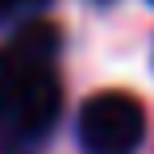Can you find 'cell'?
<instances>
[{
	"label": "cell",
	"mask_w": 154,
	"mask_h": 154,
	"mask_svg": "<svg viewBox=\"0 0 154 154\" xmlns=\"http://www.w3.org/2000/svg\"><path fill=\"white\" fill-rule=\"evenodd\" d=\"M58 108L63 92L50 71V58L21 46L17 38L0 46V146H38L54 129Z\"/></svg>",
	"instance_id": "6da1fadb"
},
{
	"label": "cell",
	"mask_w": 154,
	"mask_h": 154,
	"mask_svg": "<svg viewBox=\"0 0 154 154\" xmlns=\"http://www.w3.org/2000/svg\"><path fill=\"white\" fill-rule=\"evenodd\" d=\"M146 137V112L129 92H100L79 112L83 154H133Z\"/></svg>",
	"instance_id": "7a4b0ae2"
},
{
	"label": "cell",
	"mask_w": 154,
	"mask_h": 154,
	"mask_svg": "<svg viewBox=\"0 0 154 154\" xmlns=\"http://www.w3.org/2000/svg\"><path fill=\"white\" fill-rule=\"evenodd\" d=\"M38 4H46V0H0V21L17 17V13H29V8H38Z\"/></svg>",
	"instance_id": "3957f363"
},
{
	"label": "cell",
	"mask_w": 154,
	"mask_h": 154,
	"mask_svg": "<svg viewBox=\"0 0 154 154\" xmlns=\"http://www.w3.org/2000/svg\"><path fill=\"white\" fill-rule=\"evenodd\" d=\"M96 4H112V0H96Z\"/></svg>",
	"instance_id": "277c9868"
}]
</instances>
